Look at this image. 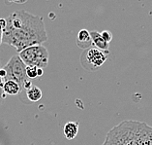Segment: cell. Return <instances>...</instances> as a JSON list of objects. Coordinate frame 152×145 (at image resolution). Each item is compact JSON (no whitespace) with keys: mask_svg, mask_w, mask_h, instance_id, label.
<instances>
[{"mask_svg":"<svg viewBox=\"0 0 152 145\" xmlns=\"http://www.w3.org/2000/svg\"><path fill=\"white\" fill-rule=\"evenodd\" d=\"M3 84H4V81L0 77V105L3 104V102H4L6 98V95L4 94V91H3Z\"/></svg>","mask_w":152,"mask_h":145,"instance_id":"cell-12","label":"cell"},{"mask_svg":"<svg viewBox=\"0 0 152 145\" xmlns=\"http://www.w3.org/2000/svg\"><path fill=\"white\" fill-rule=\"evenodd\" d=\"M26 96L31 102H37L42 98L43 92L40 88L36 86H32L29 90L26 91Z\"/></svg>","mask_w":152,"mask_h":145,"instance_id":"cell-10","label":"cell"},{"mask_svg":"<svg viewBox=\"0 0 152 145\" xmlns=\"http://www.w3.org/2000/svg\"><path fill=\"white\" fill-rule=\"evenodd\" d=\"M3 91L4 94L7 95H17L21 92V88L20 85L14 81H5L3 84Z\"/></svg>","mask_w":152,"mask_h":145,"instance_id":"cell-9","label":"cell"},{"mask_svg":"<svg viewBox=\"0 0 152 145\" xmlns=\"http://www.w3.org/2000/svg\"><path fill=\"white\" fill-rule=\"evenodd\" d=\"M18 57L26 66H35L41 69L47 67L50 61L49 52L43 45L28 47L20 52Z\"/></svg>","mask_w":152,"mask_h":145,"instance_id":"cell-3","label":"cell"},{"mask_svg":"<svg viewBox=\"0 0 152 145\" xmlns=\"http://www.w3.org/2000/svg\"><path fill=\"white\" fill-rule=\"evenodd\" d=\"M90 36L92 39V44H93L98 50L105 52L106 54L109 55L110 44L103 39V37L101 36V33H99L96 30H92V31H90Z\"/></svg>","mask_w":152,"mask_h":145,"instance_id":"cell-7","label":"cell"},{"mask_svg":"<svg viewBox=\"0 0 152 145\" xmlns=\"http://www.w3.org/2000/svg\"><path fill=\"white\" fill-rule=\"evenodd\" d=\"M47 40L43 17L20 10L6 18L2 42L14 47L18 53L28 47L43 45Z\"/></svg>","mask_w":152,"mask_h":145,"instance_id":"cell-1","label":"cell"},{"mask_svg":"<svg viewBox=\"0 0 152 145\" xmlns=\"http://www.w3.org/2000/svg\"><path fill=\"white\" fill-rule=\"evenodd\" d=\"M102 145H152V126L125 120L110 129Z\"/></svg>","mask_w":152,"mask_h":145,"instance_id":"cell-2","label":"cell"},{"mask_svg":"<svg viewBox=\"0 0 152 145\" xmlns=\"http://www.w3.org/2000/svg\"><path fill=\"white\" fill-rule=\"evenodd\" d=\"M79 122H67L63 128L64 136L68 140H72L77 135L79 132Z\"/></svg>","mask_w":152,"mask_h":145,"instance_id":"cell-8","label":"cell"},{"mask_svg":"<svg viewBox=\"0 0 152 145\" xmlns=\"http://www.w3.org/2000/svg\"><path fill=\"white\" fill-rule=\"evenodd\" d=\"M6 27V18H0V29L4 30Z\"/></svg>","mask_w":152,"mask_h":145,"instance_id":"cell-14","label":"cell"},{"mask_svg":"<svg viewBox=\"0 0 152 145\" xmlns=\"http://www.w3.org/2000/svg\"><path fill=\"white\" fill-rule=\"evenodd\" d=\"M37 71H38V68L35 67V66H26V76L28 79L32 80L38 78Z\"/></svg>","mask_w":152,"mask_h":145,"instance_id":"cell-11","label":"cell"},{"mask_svg":"<svg viewBox=\"0 0 152 145\" xmlns=\"http://www.w3.org/2000/svg\"><path fill=\"white\" fill-rule=\"evenodd\" d=\"M107 54L98 50L97 48H89L80 55V64L87 71H96L105 64Z\"/></svg>","mask_w":152,"mask_h":145,"instance_id":"cell-5","label":"cell"},{"mask_svg":"<svg viewBox=\"0 0 152 145\" xmlns=\"http://www.w3.org/2000/svg\"><path fill=\"white\" fill-rule=\"evenodd\" d=\"M37 74H38V78L41 77V76H43L44 70H43V69H41V68H38V71H37Z\"/></svg>","mask_w":152,"mask_h":145,"instance_id":"cell-15","label":"cell"},{"mask_svg":"<svg viewBox=\"0 0 152 145\" xmlns=\"http://www.w3.org/2000/svg\"><path fill=\"white\" fill-rule=\"evenodd\" d=\"M2 39H3V30L0 29V45H1V43H2Z\"/></svg>","mask_w":152,"mask_h":145,"instance_id":"cell-16","label":"cell"},{"mask_svg":"<svg viewBox=\"0 0 152 145\" xmlns=\"http://www.w3.org/2000/svg\"><path fill=\"white\" fill-rule=\"evenodd\" d=\"M77 45L79 48L83 50H87L89 48H92V39L90 36V32L87 29H80L77 33Z\"/></svg>","mask_w":152,"mask_h":145,"instance_id":"cell-6","label":"cell"},{"mask_svg":"<svg viewBox=\"0 0 152 145\" xmlns=\"http://www.w3.org/2000/svg\"><path fill=\"white\" fill-rule=\"evenodd\" d=\"M5 71V78L3 81H14L20 85L21 90H23V84L28 78L26 76V65L23 64L18 55H14L3 67Z\"/></svg>","mask_w":152,"mask_h":145,"instance_id":"cell-4","label":"cell"},{"mask_svg":"<svg viewBox=\"0 0 152 145\" xmlns=\"http://www.w3.org/2000/svg\"><path fill=\"white\" fill-rule=\"evenodd\" d=\"M101 36L103 37V39L106 41V42H107L110 44V42L112 41L113 39V34L112 32L109 31V30H104L102 33H101Z\"/></svg>","mask_w":152,"mask_h":145,"instance_id":"cell-13","label":"cell"}]
</instances>
